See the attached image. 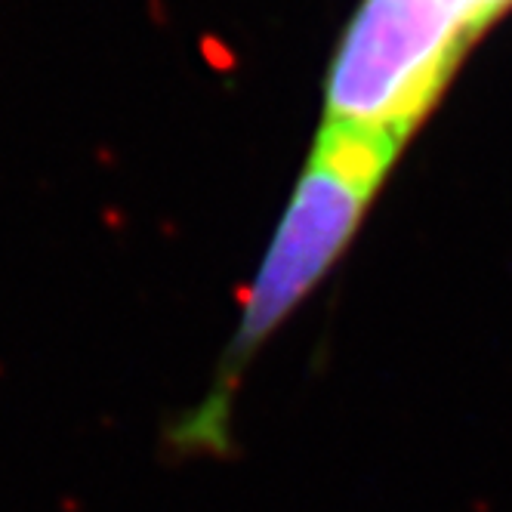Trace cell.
Instances as JSON below:
<instances>
[{"label":"cell","instance_id":"cell-1","mask_svg":"<svg viewBox=\"0 0 512 512\" xmlns=\"http://www.w3.org/2000/svg\"><path fill=\"white\" fill-rule=\"evenodd\" d=\"M398 149L401 142L386 133L321 127L309 167L250 287L247 309L207 398L164 429L170 460L232 457V408L244 368L290 309L331 269Z\"/></svg>","mask_w":512,"mask_h":512},{"label":"cell","instance_id":"cell-3","mask_svg":"<svg viewBox=\"0 0 512 512\" xmlns=\"http://www.w3.org/2000/svg\"><path fill=\"white\" fill-rule=\"evenodd\" d=\"M512 0H466V13H469V28L472 34H479L485 25H491Z\"/></svg>","mask_w":512,"mask_h":512},{"label":"cell","instance_id":"cell-2","mask_svg":"<svg viewBox=\"0 0 512 512\" xmlns=\"http://www.w3.org/2000/svg\"><path fill=\"white\" fill-rule=\"evenodd\" d=\"M472 41L466 0H364L331 65L324 124L405 142Z\"/></svg>","mask_w":512,"mask_h":512}]
</instances>
